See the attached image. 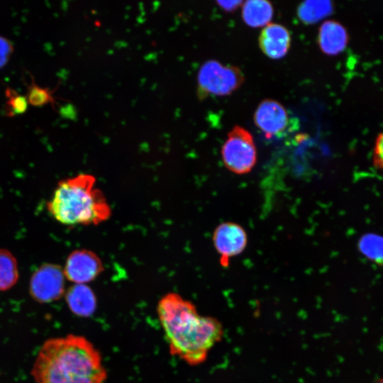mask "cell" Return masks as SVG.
<instances>
[{
	"label": "cell",
	"mask_w": 383,
	"mask_h": 383,
	"mask_svg": "<svg viewBox=\"0 0 383 383\" xmlns=\"http://www.w3.org/2000/svg\"><path fill=\"white\" fill-rule=\"evenodd\" d=\"M157 313L170 353L194 366L204 362L223 335L221 323L200 315L195 305L179 294L170 292L158 301Z\"/></svg>",
	"instance_id": "obj_1"
},
{
	"label": "cell",
	"mask_w": 383,
	"mask_h": 383,
	"mask_svg": "<svg viewBox=\"0 0 383 383\" xmlns=\"http://www.w3.org/2000/svg\"><path fill=\"white\" fill-rule=\"evenodd\" d=\"M35 383H105L107 372L91 342L73 334L47 340L31 371Z\"/></svg>",
	"instance_id": "obj_2"
},
{
	"label": "cell",
	"mask_w": 383,
	"mask_h": 383,
	"mask_svg": "<svg viewBox=\"0 0 383 383\" xmlns=\"http://www.w3.org/2000/svg\"><path fill=\"white\" fill-rule=\"evenodd\" d=\"M95 184V177L89 174L60 181L47 203L48 211L57 221L68 226L98 225L108 220L111 209Z\"/></svg>",
	"instance_id": "obj_3"
},
{
	"label": "cell",
	"mask_w": 383,
	"mask_h": 383,
	"mask_svg": "<svg viewBox=\"0 0 383 383\" xmlns=\"http://www.w3.org/2000/svg\"><path fill=\"white\" fill-rule=\"evenodd\" d=\"M198 96H226L238 89L244 82L242 71L233 65H224L216 60L204 62L198 72Z\"/></svg>",
	"instance_id": "obj_4"
},
{
	"label": "cell",
	"mask_w": 383,
	"mask_h": 383,
	"mask_svg": "<svg viewBox=\"0 0 383 383\" xmlns=\"http://www.w3.org/2000/svg\"><path fill=\"white\" fill-rule=\"evenodd\" d=\"M221 157L230 172L240 175L250 172L257 162V149L251 133L235 126L221 147Z\"/></svg>",
	"instance_id": "obj_5"
},
{
	"label": "cell",
	"mask_w": 383,
	"mask_h": 383,
	"mask_svg": "<svg viewBox=\"0 0 383 383\" xmlns=\"http://www.w3.org/2000/svg\"><path fill=\"white\" fill-rule=\"evenodd\" d=\"M65 276L58 265L46 263L32 274L29 293L36 301L50 303L60 299L65 293Z\"/></svg>",
	"instance_id": "obj_6"
},
{
	"label": "cell",
	"mask_w": 383,
	"mask_h": 383,
	"mask_svg": "<svg viewBox=\"0 0 383 383\" xmlns=\"http://www.w3.org/2000/svg\"><path fill=\"white\" fill-rule=\"evenodd\" d=\"M213 244L220 264L228 267L231 258L240 255L248 245V235L242 226L231 221L221 223L213 233Z\"/></svg>",
	"instance_id": "obj_7"
},
{
	"label": "cell",
	"mask_w": 383,
	"mask_h": 383,
	"mask_svg": "<svg viewBox=\"0 0 383 383\" xmlns=\"http://www.w3.org/2000/svg\"><path fill=\"white\" fill-rule=\"evenodd\" d=\"M101 259L94 252L82 249L72 251L63 268L65 278L74 284H87L103 271Z\"/></svg>",
	"instance_id": "obj_8"
},
{
	"label": "cell",
	"mask_w": 383,
	"mask_h": 383,
	"mask_svg": "<svg viewBox=\"0 0 383 383\" xmlns=\"http://www.w3.org/2000/svg\"><path fill=\"white\" fill-rule=\"evenodd\" d=\"M287 109L279 102L265 99L260 103L254 114V121L267 138L284 133L289 126Z\"/></svg>",
	"instance_id": "obj_9"
},
{
	"label": "cell",
	"mask_w": 383,
	"mask_h": 383,
	"mask_svg": "<svg viewBox=\"0 0 383 383\" xmlns=\"http://www.w3.org/2000/svg\"><path fill=\"white\" fill-rule=\"evenodd\" d=\"M259 46L262 52L272 59H280L286 55L291 43L289 30L277 23H269L261 31Z\"/></svg>",
	"instance_id": "obj_10"
},
{
	"label": "cell",
	"mask_w": 383,
	"mask_h": 383,
	"mask_svg": "<svg viewBox=\"0 0 383 383\" xmlns=\"http://www.w3.org/2000/svg\"><path fill=\"white\" fill-rule=\"evenodd\" d=\"M65 299L70 311L80 317H89L96 309V296L87 284H74L70 287Z\"/></svg>",
	"instance_id": "obj_11"
},
{
	"label": "cell",
	"mask_w": 383,
	"mask_h": 383,
	"mask_svg": "<svg viewBox=\"0 0 383 383\" xmlns=\"http://www.w3.org/2000/svg\"><path fill=\"white\" fill-rule=\"evenodd\" d=\"M348 42L345 28L335 21H327L319 28L318 43L321 50L330 55L343 51Z\"/></svg>",
	"instance_id": "obj_12"
},
{
	"label": "cell",
	"mask_w": 383,
	"mask_h": 383,
	"mask_svg": "<svg viewBox=\"0 0 383 383\" xmlns=\"http://www.w3.org/2000/svg\"><path fill=\"white\" fill-rule=\"evenodd\" d=\"M273 16L272 5L265 0H250L243 2L242 17L244 22L250 27L266 26Z\"/></svg>",
	"instance_id": "obj_13"
},
{
	"label": "cell",
	"mask_w": 383,
	"mask_h": 383,
	"mask_svg": "<svg viewBox=\"0 0 383 383\" xmlns=\"http://www.w3.org/2000/svg\"><path fill=\"white\" fill-rule=\"evenodd\" d=\"M332 10L333 5L330 1H306L299 6L297 15L304 23L312 24L331 14Z\"/></svg>",
	"instance_id": "obj_14"
},
{
	"label": "cell",
	"mask_w": 383,
	"mask_h": 383,
	"mask_svg": "<svg viewBox=\"0 0 383 383\" xmlns=\"http://www.w3.org/2000/svg\"><path fill=\"white\" fill-rule=\"evenodd\" d=\"M18 279L16 257L6 249H0V292L11 289Z\"/></svg>",
	"instance_id": "obj_15"
},
{
	"label": "cell",
	"mask_w": 383,
	"mask_h": 383,
	"mask_svg": "<svg viewBox=\"0 0 383 383\" xmlns=\"http://www.w3.org/2000/svg\"><path fill=\"white\" fill-rule=\"evenodd\" d=\"M359 248L370 259L383 265V238L367 235L360 239Z\"/></svg>",
	"instance_id": "obj_16"
},
{
	"label": "cell",
	"mask_w": 383,
	"mask_h": 383,
	"mask_svg": "<svg viewBox=\"0 0 383 383\" xmlns=\"http://www.w3.org/2000/svg\"><path fill=\"white\" fill-rule=\"evenodd\" d=\"M6 96L8 98L6 102V114L9 116H13L17 114L24 113L28 108V100L23 96L11 88H6Z\"/></svg>",
	"instance_id": "obj_17"
},
{
	"label": "cell",
	"mask_w": 383,
	"mask_h": 383,
	"mask_svg": "<svg viewBox=\"0 0 383 383\" xmlns=\"http://www.w3.org/2000/svg\"><path fill=\"white\" fill-rule=\"evenodd\" d=\"M26 98L28 104L33 106H43L54 101L52 91L47 89L38 87L33 81L28 87Z\"/></svg>",
	"instance_id": "obj_18"
},
{
	"label": "cell",
	"mask_w": 383,
	"mask_h": 383,
	"mask_svg": "<svg viewBox=\"0 0 383 383\" xmlns=\"http://www.w3.org/2000/svg\"><path fill=\"white\" fill-rule=\"evenodd\" d=\"M374 166L383 172V130L375 139L372 152Z\"/></svg>",
	"instance_id": "obj_19"
},
{
	"label": "cell",
	"mask_w": 383,
	"mask_h": 383,
	"mask_svg": "<svg viewBox=\"0 0 383 383\" xmlns=\"http://www.w3.org/2000/svg\"><path fill=\"white\" fill-rule=\"evenodd\" d=\"M13 52L11 43L4 37L0 36V68L8 62Z\"/></svg>",
	"instance_id": "obj_20"
},
{
	"label": "cell",
	"mask_w": 383,
	"mask_h": 383,
	"mask_svg": "<svg viewBox=\"0 0 383 383\" xmlns=\"http://www.w3.org/2000/svg\"><path fill=\"white\" fill-rule=\"evenodd\" d=\"M218 4L226 11H235L240 4L243 2L241 1H217Z\"/></svg>",
	"instance_id": "obj_21"
},
{
	"label": "cell",
	"mask_w": 383,
	"mask_h": 383,
	"mask_svg": "<svg viewBox=\"0 0 383 383\" xmlns=\"http://www.w3.org/2000/svg\"><path fill=\"white\" fill-rule=\"evenodd\" d=\"M377 383H383V379H382V380L377 382Z\"/></svg>",
	"instance_id": "obj_22"
}]
</instances>
